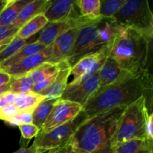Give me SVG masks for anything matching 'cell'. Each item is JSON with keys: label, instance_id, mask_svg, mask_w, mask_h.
<instances>
[{"label": "cell", "instance_id": "29", "mask_svg": "<svg viewBox=\"0 0 153 153\" xmlns=\"http://www.w3.org/2000/svg\"><path fill=\"white\" fill-rule=\"evenodd\" d=\"M6 123L11 126H17L20 124L32 123V113L28 111H19Z\"/></svg>", "mask_w": 153, "mask_h": 153}, {"label": "cell", "instance_id": "18", "mask_svg": "<svg viewBox=\"0 0 153 153\" xmlns=\"http://www.w3.org/2000/svg\"><path fill=\"white\" fill-rule=\"evenodd\" d=\"M114 153H153V140L133 139L113 146Z\"/></svg>", "mask_w": 153, "mask_h": 153}, {"label": "cell", "instance_id": "38", "mask_svg": "<svg viewBox=\"0 0 153 153\" xmlns=\"http://www.w3.org/2000/svg\"><path fill=\"white\" fill-rule=\"evenodd\" d=\"M15 35L13 36V37H9V38L6 39V40H3V41L0 42V52H1V51L3 50V49H4V48L6 47V46H7V45L9 44V43H10V41H11L12 40H13V38H14Z\"/></svg>", "mask_w": 153, "mask_h": 153}, {"label": "cell", "instance_id": "16", "mask_svg": "<svg viewBox=\"0 0 153 153\" xmlns=\"http://www.w3.org/2000/svg\"><path fill=\"white\" fill-rule=\"evenodd\" d=\"M61 67L52 85L40 93L46 99H59L66 89L70 77V67L65 62L61 63Z\"/></svg>", "mask_w": 153, "mask_h": 153}, {"label": "cell", "instance_id": "4", "mask_svg": "<svg viewBox=\"0 0 153 153\" xmlns=\"http://www.w3.org/2000/svg\"><path fill=\"white\" fill-rule=\"evenodd\" d=\"M118 27L113 19L104 17L94 23L82 27L73 49L64 62L71 67L86 55L110 50Z\"/></svg>", "mask_w": 153, "mask_h": 153}, {"label": "cell", "instance_id": "27", "mask_svg": "<svg viewBox=\"0 0 153 153\" xmlns=\"http://www.w3.org/2000/svg\"><path fill=\"white\" fill-rule=\"evenodd\" d=\"M126 0H101L100 16L112 19L118 13Z\"/></svg>", "mask_w": 153, "mask_h": 153}, {"label": "cell", "instance_id": "10", "mask_svg": "<svg viewBox=\"0 0 153 153\" xmlns=\"http://www.w3.org/2000/svg\"><path fill=\"white\" fill-rule=\"evenodd\" d=\"M82 110V106L76 103L58 99L40 131L49 132L54 128L70 122L77 117Z\"/></svg>", "mask_w": 153, "mask_h": 153}, {"label": "cell", "instance_id": "36", "mask_svg": "<svg viewBox=\"0 0 153 153\" xmlns=\"http://www.w3.org/2000/svg\"><path fill=\"white\" fill-rule=\"evenodd\" d=\"M62 150L64 153H88L85 152V151L82 150V149L75 147V146H73L70 143H68L65 146H64L62 148Z\"/></svg>", "mask_w": 153, "mask_h": 153}, {"label": "cell", "instance_id": "9", "mask_svg": "<svg viewBox=\"0 0 153 153\" xmlns=\"http://www.w3.org/2000/svg\"><path fill=\"white\" fill-rule=\"evenodd\" d=\"M109 51L105 50L97 53L90 54L81 58L70 67V76H72V80L67 85H74L81 83L97 74L104 64Z\"/></svg>", "mask_w": 153, "mask_h": 153}, {"label": "cell", "instance_id": "2", "mask_svg": "<svg viewBox=\"0 0 153 153\" xmlns=\"http://www.w3.org/2000/svg\"><path fill=\"white\" fill-rule=\"evenodd\" d=\"M125 107H119L88 118L70 143L88 153H114L112 140Z\"/></svg>", "mask_w": 153, "mask_h": 153}, {"label": "cell", "instance_id": "11", "mask_svg": "<svg viewBox=\"0 0 153 153\" xmlns=\"http://www.w3.org/2000/svg\"><path fill=\"white\" fill-rule=\"evenodd\" d=\"M100 87L98 73L88 80L74 85H67L59 99L79 105L83 108L88 100L96 94Z\"/></svg>", "mask_w": 153, "mask_h": 153}, {"label": "cell", "instance_id": "25", "mask_svg": "<svg viewBox=\"0 0 153 153\" xmlns=\"http://www.w3.org/2000/svg\"><path fill=\"white\" fill-rule=\"evenodd\" d=\"M101 0H76V4L81 15L89 17H100Z\"/></svg>", "mask_w": 153, "mask_h": 153}, {"label": "cell", "instance_id": "8", "mask_svg": "<svg viewBox=\"0 0 153 153\" xmlns=\"http://www.w3.org/2000/svg\"><path fill=\"white\" fill-rule=\"evenodd\" d=\"M100 17H89L82 15H79L75 17L69 18L65 20L56 22H48L47 25L40 31L38 37L36 40L38 43L49 46L54 43L59 36L66 31L74 28H79L85 25L94 23L102 19Z\"/></svg>", "mask_w": 153, "mask_h": 153}, {"label": "cell", "instance_id": "31", "mask_svg": "<svg viewBox=\"0 0 153 153\" xmlns=\"http://www.w3.org/2000/svg\"><path fill=\"white\" fill-rule=\"evenodd\" d=\"M17 108L14 105H7L3 108L0 109V120H2L4 122H7L8 120L13 117L14 115L19 112Z\"/></svg>", "mask_w": 153, "mask_h": 153}, {"label": "cell", "instance_id": "32", "mask_svg": "<svg viewBox=\"0 0 153 153\" xmlns=\"http://www.w3.org/2000/svg\"><path fill=\"white\" fill-rule=\"evenodd\" d=\"M14 99L15 94H12V93L9 92V91L1 94L0 96V109L6 107L7 105H13Z\"/></svg>", "mask_w": 153, "mask_h": 153}, {"label": "cell", "instance_id": "15", "mask_svg": "<svg viewBox=\"0 0 153 153\" xmlns=\"http://www.w3.org/2000/svg\"><path fill=\"white\" fill-rule=\"evenodd\" d=\"M98 74L100 78V87L97 92L102 91L115 82H119L128 76H131V74L123 70L117 64L116 61L108 55L102 67L98 72Z\"/></svg>", "mask_w": 153, "mask_h": 153}, {"label": "cell", "instance_id": "3", "mask_svg": "<svg viewBox=\"0 0 153 153\" xmlns=\"http://www.w3.org/2000/svg\"><path fill=\"white\" fill-rule=\"evenodd\" d=\"M152 40L134 30L118 27L108 56L123 70L140 75L148 70L149 46Z\"/></svg>", "mask_w": 153, "mask_h": 153}, {"label": "cell", "instance_id": "34", "mask_svg": "<svg viewBox=\"0 0 153 153\" xmlns=\"http://www.w3.org/2000/svg\"><path fill=\"white\" fill-rule=\"evenodd\" d=\"M145 134L147 140H153V114H149L145 124Z\"/></svg>", "mask_w": 153, "mask_h": 153}, {"label": "cell", "instance_id": "41", "mask_svg": "<svg viewBox=\"0 0 153 153\" xmlns=\"http://www.w3.org/2000/svg\"><path fill=\"white\" fill-rule=\"evenodd\" d=\"M47 153H64L63 152L62 148L61 149H52V150L49 151Z\"/></svg>", "mask_w": 153, "mask_h": 153}, {"label": "cell", "instance_id": "30", "mask_svg": "<svg viewBox=\"0 0 153 153\" xmlns=\"http://www.w3.org/2000/svg\"><path fill=\"white\" fill-rule=\"evenodd\" d=\"M18 127L21 132V135L23 138L27 139V140L35 137L40 131V128L33 123L20 124L18 126Z\"/></svg>", "mask_w": 153, "mask_h": 153}, {"label": "cell", "instance_id": "23", "mask_svg": "<svg viewBox=\"0 0 153 153\" xmlns=\"http://www.w3.org/2000/svg\"><path fill=\"white\" fill-rule=\"evenodd\" d=\"M61 64H54L52 63L46 62L42 64L37 68L28 73L33 85L39 83L54 75L57 74L60 71Z\"/></svg>", "mask_w": 153, "mask_h": 153}, {"label": "cell", "instance_id": "17", "mask_svg": "<svg viewBox=\"0 0 153 153\" xmlns=\"http://www.w3.org/2000/svg\"><path fill=\"white\" fill-rule=\"evenodd\" d=\"M50 3L51 0H30L20 10L17 19L12 27L16 28H20L24 23L31 18L40 13H44Z\"/></svg>", "mask_w": 153, "mask_h": 153}, {"label": "cell", "instance_id": "22", "mask_svg": "<svg viewBox=\"0 0 153 153\" xmlns=\"http://www.w3.org/2000/svg\"><path fill=\"white\" fill-rule=\"evenodd\" d=\"M46 97L33 91L15 94L13 105L19 111H28L32 113L37 105L46 100Z\"/></svg>", "mask_w": 153, "mask_h": 153}, {"label": "cell", "instance_id": "5", "mask_svg": "<svg viewBox=\"0 0 153 153\" xmlns=\"http://www.w3.org/2000/svg\"><path fill=\"white\" fill-rule=\"evenodd\" d=\"M149 114L147 97L145 96L126 107L118 120L112 145L133 139H146L145 124Z\"/></svg>", "mask_w": 153, "mask_h": 153}, {"label": "cell", "instance_id": "14", "mask_svg": "<svg viewBox=\"0 0 153 153\" xmlns=\"http://www.w3.org/2000/svg\"><path fill=\"white\" fill-rule=\"evenodd\" d=\"M74 0L51 1L43 14L48 22H56L81 15Z\"/></svg>", "mask_w": 153, "mask_h": 153}, {"label": "cell", "instance_id": "35", "mask_svg": "<svg viewBox=\"0 0 153 153\" xmlns=\"http://www.w3.org/2000/svg\"><path fill=\"white\" fill-rule=\"evenodd\" d=\"M46 152L43 149H40V148L37 147L34 143L28 147H22L20 148L19 149H18L16 152L13 153H44Z\"/></svg>", "mask_w": 153, "mask_h": 153}, {"label": "cell", "instance_id": "40", "mask_svg": "<svg viewBox=\"0 0 153 153\" xmlns=\"http://www.w3.org/2000/svg\"><path fill=\"white\" fill-rule=\"evenodd\" d=\"M8 1L9 0H0V12L3 10L6 4L8 3Z\"/></svg>", "mask_w": 153, "mask_h": 153}, {"label": "cell", "instance_id": "1", "mask_svg": "<svg viewBox=\"0 0 153 153\" xmlns=\"http://www.w3.org/2000/svg\"><path fill=\"white\" fill-rule=\"evenodd\" d=\"M152 78L149 71L131 75L97 92L83 107L88 118L119 107H127L152 91Z\"/></svg>", "mask_w": 153, "mask_h": 153}, {"label": "cell", "instance_id": "28", "mask_svg": "<svg viewBox=\"0 0 153 153\" xmlns=\"http://www.w3.org/2000/svg\"><path fill=\"white\" fill-rule=\"evenodd\" d=\"M28 41L29 40H23V39L18 38L15 36L14 38L10 41V43L0 52V64L10 58L21 48L29 43Z\"/></svg>", "mask_w": 153, "mask_h": 153}, {"label": "cell", "instance_id": "13", "mask_svg": "<svg viewBox=\"0 0 153 153\" xmlns=\"http://www.w3.org/2000/svg\"><path fill=\"white\" fill-rule=\"evenodd\" d=\"M81 28L82 27L69 30L59 36L54 41V43L51 45L52 52L48 62L54 64H60L67 59V56L73 49Z\"/></svg>", "mask_w": 153, "mask_h": 153}, {"label": "cell", "instance_id": "37", "mask_svg": "<svg viewBox=\"0 0 153 153\" xmlns=\"http://www.w3.org/2000/svg\"><path fill=\"white\" fill-rule=\"evenodd\" d=\"M12 77L5 72L0 70V86L9 84L11 81Z\"/></svg>", "mask_w": 153, "mask_h": 153}, {"label": "cell", "instance_id": "7", "mask_svg": "<svg viewBox=\"0 0 153 153\" xmlns=\"http://www.w3.org/2000/svg\"><path fill=\"white\" fill-rule=\"evenodd\" d=\"M86 114L82 111L70 122L64 123L49 132L40 131L34 139V143L45 152L61 149L70 143L81 125L88 119Z\"/></svg>", "mask_w": 153, "mask_h": 153}, {"label": "cell", "instance_id": "6", "mask_svg": "<svg viewBox=\"0 0 153 153\" xmlns=\"http://www.w3.org/2000/svg\"><path fill=\"white\" fill-rule=\"evenodd\" d=\"M112 19L118 26L134 30L152 40L153 14L146 0H126Z\"/></svg>", "mask_w": 153, "mask_h": 153}, {"label": "cell", "instance_id": "26", "mask_svg": "<svg viewBox=\"0 0 153 153\" xmlns=\"http://www.w3.org/2000/svg\"><path fill=\"white\" fill-rule=\"evenodd\" d=\"M32 87V82L27 74L20 77L12 78L9 86V92L14 94H23L31 91Z\"/></svg>", "mask_w": 153, "mask_h": 153}, {"label": "cell", "instance_id": "12", "mask_svg": "<svg viewBox=\"0 0 153 153\" xmlns=\"http://www.w3.org/2000/svg\"><path fill=\"white\" fill-rule=\"evenodd\" d=\"M51 52L52 47L51 46H47L40 52L30 55L16 64L1 70L7 73L12 78L25 76L43 63L48 62L51 57Z\"/></svg>", "mask_w": 153, "mask_h": 153}, {"label": "cell", "instance_id": "39", "mask_svg": "<svg viewBox=\"0 0 153 153\" xmlns=\"http://www.w3.org/2000/svg\"><path fill=\"white\" fill-rule=\"evenodd\" d=\"M9 86H10V83L7 84V85H2V86H0V96H1V94L9 91Z\"/></svg>", "mask_w": 153, "mask_h": 153}, {"label": "cell", "instance_id": "20", "mask_svg": "<svg viewBox=\"0 0 153 153\" xmlns=\"http://www.w3.org/2000/svg\"><path fill=\"white\" fill-rule=\"evenodd\" d=\"M30 0H9L0 12V26L12 27L22 7Z\"/></svg>", "mask_w": 153, "mask_h": 153}, {"label": "cell", "instance_id": "24", "mask_svg": "<svg viewBox=\"0 0 153 153\" xmlns=\"http://www.w3.org/2000/svg\"><path fill=\"white\" fill-rule=\"evenodd\" d=\"M58 99H46L36 107L32 112V123L41 129L43 123L50 114Z\"/></svg>", "mask_w": 153, "mask_h": 153}, {"label": "cell", "instance_id": "19", "mask_svg": "<svg viewBox=\"0 0 153 153\" xmlns=\"http://www.w3.org/2000/svg\"><path fill=\"white\" fill-rule=\"evenodd\" d=\"M47 23L48 20L45 17L43 13H40L27 21L20 28H19L15 36L23 40H29L31 37L38 32H40Z\"/></svg>", "mask_w": 153, "mask_h": 153}, {"label": "cell", "instance_id": "21", "mask_svg": "<svg viewBox=\"0 0 153 153\" xmlns=\"http://www.w3.org/2000/svg\"><path fill=\"white\" fill-rule=\"evenodd\" d=\"M46 47H47V46H45L44 45L38 43L36 40L34 42H29L26 45H25L23 47L21 48L19 50H18L16 53L13 54L10 58L1 63L0 64V70H4V69L13 65V64H16L19 61H22L24 58H27L30 55L40 52V51L43 50Z\"/></svg>", "mask_w": 153, "mask_h": 153}, {"label": "cell", "instance_id": "33", "mask_svg": "<svg viewBox=\"0 0 153 153\" xmlns=\"http://www.w3.org/2000/svg\"><path fill=\"white\" fill-rule=\"evenodd\" d=\"M18 29L19 28H13V27L0 26V42L14 36L17 32Z\"/></svg>", "mask_w": 153, "mask_h": 153}]
</instances>
